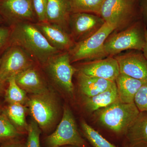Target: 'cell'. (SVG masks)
I'll return each instance as SVG.
<instances>
[{
    "instance_id": "obj_4",
    "label": "cell",
    "mask_w": 147,
    "mask_h": 147,
    "mask_svg": "<svg viewBox=\"0 0 147 147\" xmlns=\"http://www.w3.org/2000/svg\"><path fill=\"white\" fill-rule=\"evenodd\" d=\"M139 1L136 0H105L100 16L105 23L116 29L126 27L139 21L141 15Z\"/></svg>"
},
{
    "instance_id": "obj_11",
    "label": "cell",
    "mask_w": 147,
    "mask_h": 147,
    "mask_svg": "<svg viewBox=\"0 0 147 147\" xmlns=\"http://www.w3.org/2000/svg\"><path fill=\"white\" fill-rule=\"evenodd\" d=\"M100 16L88 13H71L69 20L70 33L75 42L93 34L105 23Z\"/></svg>"
},
{
    "instance_id": "obj_18",
    "label": "cell",
    "mask_w": 147,
    "mask_h": 147,
    "mask_svg": "<svg viewBox=\"0 0 147 147\" xmlns=\"http://www.w3.org/2000/svg\"><path fill=\"white\" fill-rule=\"evenodd\" d=\"M118 94V101L134 103L135 95L140 88L147 82L134 79L125 74H119L115 81Z\"/></svg>"
},
{
    "instance_id": "obj_31",
    "label": "cell",
    "mask_w": 147,
    "mask_h": 147,
    "mask_svg": "<svg viewBox=\"0 0 147 147\" xmlns=\"http://www.w3.org/2000/svg\"><path fill=\"white\" fill-rule=\"evenodd\" d=\"M140 1H141L140 5L141 15L143 16L147 22V0H140Z\"/></svg>"
},
{
    "instance_id": "obj_12",
    "label": "cell",
    "mask_w": 147,
    "mask_h": 147,
    "mask_svg": "<svg viewBox=\"0 0 147 147\" xmlns=\"http://www.w3.org/2000/svg\"><path fill=\"white\" fill-rule=\"evenodd\" d=\"M142 51H131L117 56L120 73L147 82V59Z\"/></svg>"
},
{
    "instance_id": "obj_28",
    "label": "cell",
    "mask_w": 147,
    "mask_h": 147,
    "mask_svg": "<svg viewBox=\"0 0 147 147\" xmlns=\"http://www.w3.org/2000/svg\"><path fill=\"white\" fill-rule=\"evenodd\" d=\"M32 3L38 22H46L47 0H32Z\"/></svg>"
},
{
    "instance_id": "obj_13",
    "label": "cell",
    "mask_w": 147,
    "mask_h": 147,
    "mask_svg": "<svg viewBox=\"0 0 147 147\" xmlns=\"http://www.w3.org/2000/svg\"><path fill=\"white\" fill-rule=\"evenodd\" d=\"M77 70L88 76L113 82L120 74L117 61L115 57L110 56L82 64Z\"/></svg>"
},
{
    "instance_id": "obj_15",
    "label": "cell",
    "mask_w": 147,
    "mask_h": 147,
    "mask_svg": "<svg viewBox=\"0 0 147 147\" xmlns=\"http://www.w3.org/2000/svg\"><path fill=\"white\" fill-rule=\"evenodd\" d=\"M40 66L35 64L15 77L16 84L26 92L36 94L49 89L46 79L40 69Z\"/></svg>"
},
{
    "instance_id": "obj_38",
    "label": "cell",
    "mask_w": 147,
    "mask_h": 147,
    "mask_svg": "<svg viewBox=\"0 0 147 147\" xmlns=\"http://www.w3.org/2000/svg\"><path fill=\"white\" fill-rule=\"evenodd\" d=\"M136 1H140V0H136Z\"/></svg>"
},
{
    "instance_id": "obj_30",
    "label": "cell",
    "mask_w": 147,
    "mask_h": 147,
    "mask_svg": "<svg viewBox=\"0 0 147 147\" xmlns=\"http://www.w3.org/2000/svg\"><path fill=\"white\" fill-rule=\"evenodd\" d=\"M1 147H25L24 145L17 139L3 143Z\"/></svg>"
},
{
    "instance_id": "obj_21",
    "label": "cell",
    "mask_w": 147,
    "mask_h": 147,
    "mask_svg": "<svg viewBox=\"0 0 147 147\" xmlns=\"http://www.w3.org/2000/svg\"><path fill=\"white\" fill-rule=\"evenodd\" d=\"M3 113L20 134L27 133L28 124L26 120V108L24 105L8 104L3 108Z\"/></svg>"
},
{
    "instance_id": "obj_37",
    "label": "cell",
    "mask_w": 147,
    "mask_h": 147,
    "mask_svg": "<svg viewBox=\"0 0 147 147\" xmlns=\"http://www.w3.org/2000/svg\"><path fill=\"white\" fill-rule=\"evenodd\" d=\"M125 147H133L132 146H130V145H128V146H127Z\"/></svg>"
},
{
    "instance_id": "obj_7",
    "label": "cell",
    "mask_w": 147,
    "mask_h": 147,
    "mask_svg": "<svg viewBox=\"0 0 147 147\" xmlns=\"http://www.w3.org/2000/svg\"><path fill=\"white\" fill-rule=\"evenodd\" d=\"M45 142L47 147H90L80 135L73 113L67 105L64 106L62 118L56 130L46 137Z\"/></svg>"
},
{
    "instance_id": "obj_25",
    "label": "cell",
    "mask_w": 147,
    "mask_h": 147,
    "mask_svg": "<svg viewBox=\"0 0 147 147\" xmlns=\"http://www.w3.org/2000/svg\"><path fill=\"white\" fill-rule=\"evenodd\" d=\"M20 134L10 122L7 116L2 113L0 114V143H4L16 139Z\"/></svg>"
},
{
    "instance_id": "obj_23",
    "label": "cell",
    "mask_w": 147,
    "mask_h": 147,
    "mask_svg": "<svg viewBox=\"0 0 147 147\" xmlns=\"http://www.w3.org/2000/svg\"><path fill=\"white\" fill-rule=\"evenodd\" d=\"M8 87L5 92V102L10 104H27L29 98L26 92L16 84L15 77L9 79L7 82Z\"/></svg>"
},
{
    "instance_id": "obj_29",
    "label": "cell",
    "mask_w": 147,
    "mask_h": 147,
    "mask_svg": "<svg viewBox=\"0 0 147 147\" xmlns=\"http://www.w3.org/2000/svg\"><path fill=\"white\" fill-rule=\"evenodd\" d=\"M11 28L10 26H0V53L10 46Z\"/></svg>"
},
{
    "instance_id": "obj_35",
    "label": "cell",
    "mask_w": 147,
    "mask_h": 147,
    "mask_svg": "<svg viewBox=\"0 0 147 147\" xmlns=\"http://www.w3.org/2000/svg\"><path fill=\"white\" fill-rule=\"evenodd\" d=\"M3 109V108L1 102H0V114L2 113Z\"/></svg>"
},
{
    "instance_id": "obj_14",
    "label": "cell",
    "mask_w": 147,
    "mask_h": 147,
    "mask_svg": "<svg viewBox=\"0 0 147 147\" xmlns=\"http://www.w3.org/2000/svg\"><path fill=\"white\" fill-rule=\"evenodd\" d=\"M36 26L53 47L61 52H68L75 43L71 34L61 27L47 22H37Z\"/></svg>"
},
{
    "instance_id": "obj_19",
    "label": "cell",
    "mask_w": 147,
    "mask_h": 147,
    "mask_svg": "<svg viewBox=\"0 0 147 147\" xmlns=\"http://www.w3.org/2000/svg\"><path fill=\"white\" fill-rule=\"evenodd\" d=\"M125 135L131 146L147 147V112H140Z\"/></svg>"
},
{
    "instance_id": "obj_2",
    "label": "cell",
    "mask_w": 147,
    "mask_h": 147,
    "mask_svg": "<svg viewBox=\"0 0 147 147\" xmlns=\"http://www.w3.org/2000/svg\"><path fill=\"white\" fill-rule=\"evenodd\" d=\"M96 119L103 127L117 134H125L140 111L134 103L117 101L94 112Z\"/></svg>"
},
{
    "instance_id": "obj_1",
    "label": "cell",
    "mask_w": 147,
    "mask_h": 147,
    "mask_svg": "<svg viewBox=\"0 0 147 147\" xmlns=\"http://www.w3.org/2000/svg\"><path fill=\"white\" fill-rule=\"evenodd\" d=\"M10 27V45L21 47L41 66L54 55L62 52L50 45L34 23L23 22Z\"/></svg>"
},
{
    "instance_id": "obj_22",
    "label": "cell",
    "mask_w": 147,
    "mask_h": 147,
    "mask_svg": "<svg viewBox=\"0 0 147 147\" xmlns=\"http://www.w3.org/2000/svg\"><path fill=\"white\" fill-rule=\"evenodd\" d=\"M71 13H92L100 16L101 7L105 0H68Z\"/></svg>"
},
{
    "instance_id": "obj_24",
    "label": "cell",
    "mask_w": 147,
    "mask_h": 147,
    "mask_svg": "<svg viewBox=\"0 0 147 147\" xmlns=\"http://www.w3.org/2000/svg\"><path fill=\"white\" fill-rule=\"evenodd\" d=\"M82 132L87 140L93 147H118L106 140L86 121L81 122Z\"/></svg>"
},
{
    "instance_id": "obj_33",
    "label": "cell",
    "mask_w": 147,
    "mask_h": 147,
    "mask_svg": "<svg viewBox=\"0 0 147 147\" xmlns=\"http://www.w3.org/2000/svg\"><path fill=\"white\" fill-rule=\"evenodd\" d=\"M6 84L7 83L3 82L0 79V96L5 94L6 90L5 86Z\"/></svg>"
},
{
    "instance_id": "obj_32",
    "label": "cell",
    "mask_w": 147,
    "mask_h": 147,
    "mask_svg": "<svg viewBox=\"0 0 147 147\" xmlns=\"http://www.w3.org/2000/svg\"><path fill=\"white\" fill-rule=\"evenodd\" d=\"M145 36H146V44L142 52H143L144 56L147 59V28L146 26L145 28Z\"/></svg>"
},
{
    "instance_id": "obj_3",
    "label": "cell",
    "mask_w": 147,
    "mask_h": 147,
    "mask_svg": "<svg viewBox=\"0 0 147 147\" xmlns=\"http://www.w3.org/2000/svg\"><path fill=\"white\" fill-rule=\"evenodd\" d=\"M27 105L41 131L50 132L57 123L59 115V102L54 93L48 89L40 93L32 94Z\"/></svg>"
},
{
    "instance_id": "obj_5",
    "label": "cell",
    "mask_w": 147,
    "mask_h": 147,
    "mask_svg": "<svg viewBox=\"0 0 147 147\" xmlns=\"http://www.w3.org/2000/svg\"><path fill=\"white\" fill-rule=\"evenodd\" d=\"M146 27L142 21L139 20L126 30L110 34L104 44L107 56L113 57L126 50L142 51L146 44Z\"/></svg>"
},
{
    "instance_id": "obj_10",
    "label": "cell",
    "mask_w": 147,
    "mask_h": 147,
    "mask_svg": "<svg viewBox=\"0 0 147 147\" xmlns=\"http://www.w3.org/2000/svg\"><path fill=\"white\" fill-rule=\"evenodd\" d=\"M0 15L8 26L23 22H38L32 0H0Z\"/></svg>"
},
{
    "instance_id": "obj_17",
    "label": "cell",
    "mask_w": 147,
    "mask_h": 147,
    "mask_svg": "<svg viewBox=\"0 0 147 147\" xmlns=\"http://www.w3.org/2000/svg\"><path fill=\"white\" fill-rule=\"evenodd\" d=\"M77 79L79 91L84 96L90 97L106 90L115 82L107 79L88 76L77 71Z\"/></svg>"
},
{
    "instance_id": "obj_20",
    "label": "cell",
    "mask_w": 147,
    "mask_h": 147,
    "mask_svg": "<svg viewBox=\"0 0 147 147\" xmlns=\"http://www.w3.org/2000/svg\"><path fill=\"white\" fill-rule=\"evenodd\" d=\"M117 101L118 94L115 83L108 89L94 96H84L83 104L88 112L93 113Z\"/></svg>"
},
{
    "instance_id": "obj_9",
    "label": "cell",
    "mask_w": 147,
    "mask_h": 147,
    "mask_svg": "<svg viewBox=\"0 0 147 147\" xmlns=\"http://www.w3.org/2000/svg\"><path fill=\"white\" fill-rule=\"evenodd\" d=\"M37 63L21 47L11 45L0 58V79L7 83L27 69Z\"/></svg>"
},
{
    "instance_id": "obj_27",
    "label": "cell",
    "mask_w": 147,
    "mask_h": 147,
    "mask_svg": "<svg viewBox=\"0 0 147 147\" xmlns=\"http://www.w3.org/2000/svg\"><path fill=\"white\" fill-rule=\"evenodd\" d=\"M134 103L140 112H147V82L142 85L137 92Z\"/></svg>"
},
{
    "instance_id": "obj_36",
    "label": "cell",
    "mask_w": 147,
    "mask_h": 147,
    "mask_svg": "<svg viewBox=\"0 0 147 147\" xmlns=\"http://www.w3.org/2000/svg\"><path fill=\"white\" fill-rule=\"evenodd\" d=\"M60 147H74L73 146H62Z\"/></svg>"
},
{
    "instance_id": "obj_26",
    "label": "cell",
    "mask_w": 147,
    "mask_h": 147,
    "mask_svg": "<svg viewBox=\"0 0 147 147\" xmlns=\"http://www.w3.org/2000/svg\"><path fill=\"white\" fill-rule=\"evenodd\" d=\"M41 130L34 120L31 121L28 124L27 134L28 137L25 147H40V136Z\"/></svg>"
},
{
    "instance_id": "obj_6",
    "label": "cell",
    "mask_w": 147,
    "mask_h": 147,
    "mask_svg": "<svg viewBox=\"0 0 147 147\" xmlns=\"http://www.w3.org/2000/svg\"><path fill=\"white\" fill-rule=\"evenodd\" d=\"M116 29L105 23L93 34L78 42L68 51L71 63L84 60L99 59L108 57L104 44L108 37Z\"/></svg>"
},
{
    "instance_id": "obj_8",
    "label": "cell",
    "mask_w": 147,
    "mask_h": 147,
    "mask_svg": "<svg viewBox=\"0 0 147 147\" xmlns=\"http://www.w3.org/2000/svg\"><path fill=\"white\" fill-rule=\"evenodd\" d=\"M41 67L55 85L67 93L73 94L72 78L77 69L71 65L68 52H60L54 55Z\"/></svg>"
},
{
    "instance_id": "obj_16",
    "label": "cell",
    "mask_w": 147,
    "mask_h": 147,
    "mask_svg": "<svg viewBox=\"0 0 147 147\" xmlns=\"http://www.w3.org/2000/svg\"><path fill=\"white\" fill-rule=\"evenodd\" d=\"M71 14L68 0H47L46 22L57 25L70 33Z\"/></svg>"
},
{
    "instance_id": "obj_34",
    "label": "cell",
    "mask_w": 147,
    "mask_h": 147,
    "mask_svg": "<svg viewBox=\"0 0 147 147\" xmlns=\"http://www.w3.org/2000/svg\"><path fill=\"white\" fill-rule=\"evenodd\" d=\"M5 24L4 21L2 17L0 15V25H2V24Z\"/></svg>"
}]
</instances>
